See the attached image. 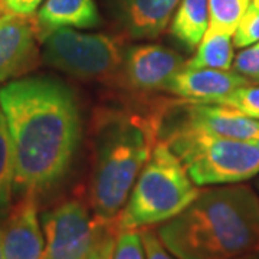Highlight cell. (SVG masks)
I'll return each instance as SVG.
<instances>
[{
    "mask_svg": "<svg viewBox=\"0 0 259 259\" xmlns=\"http://www.w3.org/2000/svg\"><path fill=\"white\" fill-rule=\"evenodd\" d=\"M252 83H259V78H256L255 81H252Z\"/></svg>",
    "mask_w": 259,
    "mask_h": 259,
    "instance_id": "f546056e",
    "label": "cell"
},
{
    "mask_svg": "<svg viewBox=\"0 0 259 259\" xmlns=\"http://www.w3.org/2000/svg\"><path fill=\"white\" fill-rule=\"evenodd\" d=\"M0 3L8 12L22 16H32L42 0H0Z\"/></svg>",
    "mask_w": 259,
    "mask_h": 259,
    "instance_id": "cb8c5ba5",
    "label": "cell"
},
{
    "mask_svg": "<svg viewBox=\"0 0 259 259\" xmlns=\"http://www.w3.org/2000/svg\"><path fill=\"white\" fill-rule=\"evenodd\" d=\"M114 246H115V241L112 242L111 245L107 249L102 252V255L98 259H112V253H114Z\"/></svg>",
    "mask_w": 259,
    "mask_h": 259,
    "instance_id": "d4e9b609",
    "label": "cell"
},
{
    "mask_svg": "<svg viewBox=\"0 0 259 259\" xmlns=\"http://www.w3.org/2000/svg\"><path fill=\"white\" fill-rule=\"evenodd\" d=\"M179 52L156 44H141L124 49L115 83L127 91L146 94L166 91L167 85L185 68Z\"/></svg>",
    "mask_w": 259,
    "mask_h": 259,
    "instance_id": "ba28073f",
    "label": "cell"
},
{
    "mask_svg": "<svg viewBox=\"0 0 259 259\" xmlns=\"http://www.w3.org/2000/svg\"><path fill=\"white\" fill-rule=\"evenodd\" d=\"M249 0H209L207 30L233 35Z\"/></svg>",
    "mask_w": 259,
    "mask_h": 259,
    "instance_id": "ac0fdd59",
    "label": "cell"
},
{
    "mask_svg": "<svg viewBox=\"0 0 259 259\" xmlns=\"http://www.w3.org/2000/svg\"><path fill=\"white\" fill-rule=\"evenodd\" d=\"M140 235H141V241H143V246L146 252V259H177L163 245L156 231L150 228H143L140 229Z\"/></svg>",
    "mask_w": 259,
    "mask_h": 259,
    "instance_id": "603a6c76",
    "label": "cell"
},
{
    "mask_svg": "<svg viewBox=\"0 0 259 259\" xmlns=\"http://www.w3.org/2000/svg\"><path fill=\"white\" fill-rule=\"evenodd\" d=\"M0 259H3V250H2V235H0Z\"/></svg>",
    "mask_w": 259,
    "mask_h": 259,
    "instance_id": "4316f807",
    "label": "cell"
},
{
    "mask_svg": "<svg viewBox=\"0 0 259 259\" xmlns=\"http://www.w3.org/2000/svg\"><path fill=\"white\" fill-rule=\"evenodd\" d=\"M156 232L177 259H228L259 252V197L241 183L202 190Z\"/></svg>",
    "mask_w": 259,
    "mask_h": 259,
    "instance_id": "7a4b0ae2",
    "label": "cell"
},
{
    "mask_svg": "<svg viewBox=\"0 0 259 259\" xmlns=\"http://www.w3.org/2000/svg\"><path fill=\"white\" fill-rule=\"evenodd\" d=\"M209 104H221L238 110L250 118L259 120V85H243L229 94L207 101Z\"/></svg>",
    "mask_w": 259,
    "mask_h": 259,
    "instance_id": "d6986e66",
    "label": "cell"
},
{
    "mask_svg": "<svg viewBox=\"0 0 259 259\" xmlns=\"http://www.w3.org/2000/svg\"><path fill=\"white\" fill-rule=\"evenodd\" d=\"M194 185H235L259 173V148L252 141L216 137L193 130H171L164 139Z\"/></svg>",
    "mask_w": 259,
    "mask_h": 259,
    "instance_id": "5b68a950",
    "label": "cell"
},
{
    "mask_svg": "<svg viewBox=\"0 0 259 259\" xmlns=\"http://www.w3.org/2000/svg\"><path fill=\"white\" fill-rule=\"evenodd\" d=\"M259 40V0H249V5L233 33V47H249Z\"/></svg>",
    "mask_w": 259,
    "mask_h": 259,
    "instance_id": "ffe728a7",
    "label": "cell"
},
{
    "mask_svg": "<svg viewBox=\"0 0 259 259\" xmlns=\"http://www.w3.org/2000/svg\"><path fill=\"white\" fill-rule=\"evenodd\" d=\"M200 192L168 144L158 140L117 221V231H140L168 222Z\"/></svg>",
    "mask_w": 259,
    "mask_h": 259,
    "instance_id": "277c9868",
    "label": "cell"
},
{
    "mask_svg": "<svg viewBox=\"0 0 259 259\" xmlns=\"http://www.w3.org/2000/svg\"><path fill=\"white\" fill-rule=\"evenodd\" d=\"M0 108L15 151V193H45L68 173L81 140L76 97L51 76L15 79L0 88Z\"/></svg>",
    "mask_w": 259,
    "mask_h": 259,
    "instance_id": "6da1fadb",
    "label": "cell"
},
{
    "mask_svg": "<svg viewBox=\"0 0 259 259\" xmlns=\"http://www.w3.org/2000/svg\"><path fill=\"white\" fill-rule=\"evenodd\" d=\"M248 83H252L249 78L236 74L235 71L183 68L167 85L166 91L182 100L207 102Z\"/></svg>",
    "mask_w": 259,
    "mask_h": 259,
    "instance_id": "7c38bea8",
    "label": "cell"
},
{
    "mask_svg": "<svg viewBox=\"0 0 259 259\" xmlns=\"http://www.w3.org/2000/svg\"><path fill=\"white\" fill-rule=\"evenodd\" d=\"M42 58L52 68L85 81L115 83L122 64V39L61 28L42 39Z\"/></svg>",
    "mask_w": 259,
    "mask_h": 259,
    "instance_id": "52a82bcc",
    "label": "cell"
},
{
    "mask_svg": "<svg viewBox=\"0 0 259 259\" xmlns=\"http://www.w3.org/2000/svg\"><path fill=\"white\" fill-rule=\"evenodd\" d=\"M209 26V0H180L170 33L187 52L199 47Z\"/></svg>",
    "mask_w": 259,
    "mask_h": 259,
    "instance_id": "9a60e30c",
    "label": "cell"
},
{
    "mask_svg": "<svg viewBox=\"0 0 259 259\" xmlns=\"http://www.w3.org/2000/svg\"><path fill=\"white\" fill-rule=\"evenodd\" d=\"M2 12H5V8H3V6H2V3H0V13H2Z\"/></svg>",
    "mask_w": 259,
    "mask_h": 259,
    "instance_id": "f1b7e54d",
    "label": "cell"
},
{
    "mask_svg": "<svg viewBox=\"0 0 259 259\" xmlns=\"http://www.w3.org/2000/svg\"><path fill=\"white\" fill-rule=\"evenodd\" d=\"M233 35L206 30L199 47L196 48V55L186 62L187 69H222L229 71L233 65Z\"/></svg>",
    "mask_w": 259,
    "mask_h": 259,
    "instance_id": "2e32d148",
    "label": "cell"
},
{
    "mask_svg": "<svg viewBox=\"0 0 259 259\" xmlns=\"http://www.w3.org/2000/svg\"><path fill=\"white\" fill-rule=\"evenodd\" d=\"M112 259H146L140 231H118Z\"/></svg>",
    "mask_w": 259,
    "mask_h": 259,
    "instance_id": "44dd1931",
    "label": "cell"
},
{
    "mask_svg": "<svg viewBox=\"0 0 259 259\" xmlns=\"http://www.w3.org/2000/svg\"><path fill=\"white\" fill-rule=\"evenodd\" d=\"M39 40L61 28L91 29L101 18L94 0H47L36 16Z\"/></svg>",
    "mask_w": 259,
    "mask_h": 259,
    "instance_id": "5bb4252c",
    "label": "cell"
},
{
    "mask_svg": "<svg viewBox=\"0 0 259 259\" xmlns=\"http://www.w3.org/2000/svg\"><path fill=\"white\" fill-rule=\"evenodd\" d=\"M44 259H98L117 238V225L95 216L82 197H71L40 216Z\"/></svg>",
    "mask_w": 259,
    "mask_h": 259,
    "instance_id": "8992f818",
    "label": "cell"
},
{
    "mask_svg": "<svg viewBox=\"0 0 259 259\" xmlns=\"http://www.w3.org/2000/svg\"><path fill=\"white\" fill-rule=\"evenodd\" d=\"M3 259H44L45 236L37 214L36 196H22L0 223Z\"/></svg>",
    "mask_w": 259,
    "mask_h": 259,
    "instance_id": "8fae6325",
    "label": "cell"
},
{
    "mask_svg": "<svg viewBox=\"0 0 259 259\" xmlns=\"http://www.w3.org/2000/svg\"><path fill=\"white\" fill-rule=\"evenodd\" d=\"M253 144H255V146H256V147L259 148V137L256 140H255V141H253Z\"/></svg>",
    "mask_w": 259,
    "mask_h": 259,
    "instance_id": "83f0119b",
    "label": "cell"
},
{
    "mask_svg": "<svg viewBox=\"0 0 259 259\" xmlns=\"http://www.w3.org/2000/svg\"><path fill=\"white\" fill-rule=\"evenodd\" d=\"M232 69L236 74L249 78L250 82L259 78V40L243 48L233 59Z\"/></svg>",
    "mask_w": 259,
    "mask_h": 259,
    "instance_id": "7402d4cb",
    "label": "cell"
},
{
    "mask_svg": "<svg viewBox=\"0 0 259 259\" xmlns=\"http://www.w3.org/2000/svg\"><path fill=\"white\" fill-rule=\"evenodd\" d=\"M15 193V151L9 125L0 108V222L9 213Z\"/></svg>",
    "mask_w": 259,
    "mask_h": 259,
    "instance_id": "e0dca14e",
    "label": "cell"
},
{
    "mask_svg": "<svg viewBox=\"0 0 259 259\" xmlns=\"http://www.w3.org/2000/svg\"><path fill=\"white\" fill-rule=\"evenodd\" d=\"M228 259H259V252H252V253L239 255V256H233V258H228Z\"/></svg>",
    "mask_w": 259,
    "mask_h": 259,
    "instance_id": "484cf974",
    "label": "cell"
},
{
    "mask_svg": "<svg viewBox=\"0 0 259 259\" xmlns=\"http://www.w3.org/2000/svg\"><path fill=\"white\" fill-rule=\"evenodd\" d=\"M180 111V120L164 130H193L216 137L255 141L259 137V120L250 118L235 108L209 102L175 101Z\"/></svg>",
    "mask_w": 259,
    "mask_h": 259,
    "instance_id": "9c48e42d",
    "label": "cell"
},
{
    "mask_svg": "<svg viewBox=\"0 0 259 259\" xmlns=\"http://www.w3.org/2000/svg\"><path fill=\"white\" fill-rule=\"evenodd\" d=\"M158 140V104L148 114L111 107H102L94 112L87 202L97 218L117 225Z\"/></svg>",
    "mask_w": 259,
    "mask_h": 259,
    "instance_id": "3957f363",
    "label": "cell"
},
{
    "mask_svg": "<svg viewBox=\"0 0 259 259\" xmlns=\"http://www.w3.org/2000/svg\"><path fill=\"white\" fill-rule=\"evenodd\" d=\"M180 0H118L120 29L130 39H154L168 26Z\"/></svg>",
    "mask_w": 259,
    "mask_h": 259,
    "instance_id": "4fadbf2b",
    "label": "cell"
},
{
    "mask_svg": "<svg viewBox=\"0 0 259 259\" xmlns=\"http://www.w3.org/2000/svg\"><path fill=\"white\" fill-rule=\"evenodd\" d=\"M36 22L12 12L0 13V82L32 71L39 62Z\"/></svg>",
    "mask_w": 259,
    "mask_h": 259,
    "instance_id": "30bf717a",
    "label": "cell"
}]
</instances>
